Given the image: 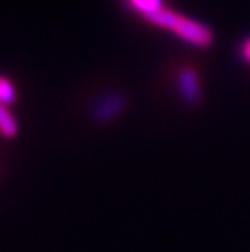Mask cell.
I'll return each mask as SVG.
<instances>
[{"mask_svg":"<svg viewBox=\"0 0 250 252\" xmlns=\"http://www.w3.org/2000/svg\"><path fill=\"white\" fill-rule=\"evenodd\" d=\"M145 20L150 21L151 25L159 26V28L172 31L182 41L189 42V44H192L195 47L206 49L213 42V33L208 26L198 23V21H195L192 18H185L182 15L175 13L166 7L148 15V17H145Z\"/></svg>","mask_w":250,"mask_h":252,"instance_id":"cell-1","label":"cell"},{"mask_svg":"<svg viewBox=\"0 0 250 252\" xmlns=\"http://www.w3.org/2000/svg\"><path fill=\"white\" fill-rule=\"evenodd\" d=\"M177 90L180 98L184 99L185 104L196 106L201 101V83L194 68L184 67L179 70L177 75Z\"/></svg>","mask_w":250,"mask_h":252,"instance_id":"cell-2","label":"cell"},{"mask_svg":"<svg viewBox=\"0 0 250 252\" xmlns=\"http://www.w3.org/2000/svg\"><path fill=\"white\" fill-rule=\"evenodd\" d=\"M241 57H242L246 62L250 63V37L242 42V46H241Z\"/></svg>","mask_w":250,"mask_h":252,"instance_id":"cell-7","label":"cell"},{"mask_svg":"<svg viewBox=\"0 0 250 252\" xmlns=\"http://www.w3.org/2000/svg\"><path fill=\"white\" fill-rule=\"evenodd\" d=\"M0 133L7 138L17 137L18 133V124L12 116V112L7 109V106L0 103Z\"/></svg>","mask_w":250,"mask_h":252,"instance_id":"cell-4","label":"cell"},{"mask_svg":"<svg viewBox=\"0 0 250 252\" xmlns=\"http://www.w3.org/2000/svg\"><path fill=\"white\" fill-rule=\"evenodd\" d=\"M129 3L132 8L143 15V18L163 8V0H129Z\"/></svg>","mask_w":250,"mask_h":252,"instance_id":"cell-5","label":"cell"},{"mask_svg":"<svg viewBox=\"0 0 250 252\" xmlns=\"http://www.w3.org/2000/svg\"><path fill=\"white\" fill-rule=\"evenodd\" d=\"M125 104L127 99L124 94L108 93L103 98H99L96 104L93 106V117L99 124H106V122L112 121L119 114H122V111L125 109Z\"/></svg>","mask_w":250,"mask_h":252,"instance_id":"cell-3","label":"cell"},{"mask_svg":"<svg viewBox=\"0 0 250 252\" xmlns=\"http://www.w3.org/2000/svg\"><path fill=\"white\" fill-rule=\"evenodd\" d=\"M15 98H17V90H15L13 83L8 78L0 77V103L2 104H12Z\"/></svg>","mask_w":250,"mask_h":252,"instance_id":"cell-6","label":"cell"}]
</instances>
